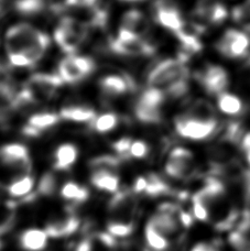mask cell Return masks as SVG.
Instances as JSON below:
<instances>
[{
	"mask_svg": "<svg viewBox=\"0 0 250 251\" xmlns=\"http://www.w3.org/2000/svg\"><path fill=\"white\" fill-rule=\"evenodd\" d=\"M4 41L8 54L20 53L29 60L31 66L42 59L50 46L48 35L28 24L11 26L7 31Z\"/></svg>",
	"mask_w": 250,
	"mask_h": 251,
	"instance_id": "1",
	"label": "cell"
},
{
	"mask_svg": "<svg viewBox=\"0 0 250 251\" xmlns=\"http://www.w3.org/2000/svg\"><path fill=\"white\" fill-rule=\"evenodd\" d=\"M190 71L180 60L168 59L153 67L148 76V87L180 97L189 89Z\"/></svg>",
	"mask_w": 250,
	"mask_h": 251,
	"instance_id": "2",
	"label": "cell"
},
{
	"mask_svg": "<svg viewBox=\"0 0 250 251\" xmlns=\"http://www.w3.org/2000/svg\"><path fill=\"white\" fill-rule=\"evenodd\" d=\"M63 85L60 75L38 73L33 74L25 84L24 91L32 102L48 100L54 96L56 89Z\"/></svg>",
	"mask_w": 250,
	"mask_h": 251,
	"instance_id": "3",
	"label": "cell"
},
{
	"mask_svg": "<svg viewBox=\"0 0 250 251\" xmlns=\"http://www.w3.org/2000/svg\"><path fill=\"white\" fill-rule=\"evenodd\" d=\"M175 129L182 138L193 141H202L214 136L217 130V120H203L185 114L175 119Z\"/></svg>",
	"mask_w": 250,
	"mask_h": 251,
	"instance_id": "4",
	"label": "cell"
},
{
	"mask_svg": "<svg viewBox=\"0 0 250 251\" xmlns=\"http://www.w3.org/2000/svg\"><path fill=\"white\" fill-rule=\"evenodd\" d=\"M250 49V38L244 31L228 29L216 44V50L227 59H242Z\"/></svg>",
	"mask_w": 250,
	"mask_h": 251,
	"instance_id": "5",
	"label": "cell"
},
{
	"mask_svg": "<svg viewBox=\"0 0 250 251\" xmlns=\"http://www.w3.org/2000/svg\"><path fill=\"white\" fill-rule=\"evenodd\" d=\"M194 158L190 150L185 148H174L164 165V171L169 176L176 180H185L193 173Z\"/></svg>",
	"mask_w": 250,
	"mask_h": 251,
	"instance_id": "6",
	"label": "cell"
},
{
	"mask_svg": "<svg viewBox=\"0 0 250 251\" xmlns=\"http://www.w3.org/2000/svg\"><path fill=\"white\" fill-rule=\"evenodd\" d=\"M198 79L208 94L217 96L224 93L229 84L228 74L220 65H208L199 75Z\"/></svg>",
	"mask_w": 250,
	"mask_h": 251,
	"instance_id": "7",
	"label": "cell"
},
{
	"mask_svg": "<svg viewBox=\"0 0 250 251\" xmlns=\"http://www.w3.org/2000/svg\"><path fill=\"white\" fill-rule=\"evenodd\" d=\"M137 209L135 197L127 191L117 192L109 203L110 219L124 222H133Z\"/></svg>",
	"mask_w": 250,
	"mask_h": 251,
	"instance_id": "8",
	"label": "cell"
},
{
	"mask_svg": "<svg viewBox=\"0 0 250 251\" xmlns=\"http://www.w3.org/2000/svg\"><path fill=\"white\" fill-rule=\"evenodd\" d=\"M154 10L155 21L164 28L177 32L184 25L180 11L172 0H157L154 3Z\"/></svg>",
	"mask_w": 250,
	"mask_h": 251,
	"instance_id": "9",
	"label": "cell"
},
{
	"mask_svg": "<svg viewBox=\"0 0 250 251\" xmlns=\"http://www.w3.org/2000/svg\"><path fill=\"white\" fill-rule=\"evenodd\" d=\"M110 49L117 54L128 56H148L152 55L155 51L152 44L141 38H133L130 40L115 39L110 42Z\"/></svg>",
	"mask_w": 250,
	"mask_h": 251,
	"instance_id": "10",
	"label": "cell"
},
{
	"mask_svg": "<svg viewBox=\"0 0 250 251\" xmlns=\"http://www.w3.org/2000/svg\"><path fill=\"white\" fill-rule=\"evenodd\" d=\"M79 227V219L73 214H66L64 216L52 219L46 225V230L49 237L62 238L74 234Z\"/></svg>",
	"mask_w": 250,
	"mask_h": 251,
	"instance_id": "11",
	"label": "cell"
},
{
	"mask_svg": "<svg viewBox=\"0 0 250 251\" xmlns=\"http://www.w3.org/2000/svg\"><path fill=\"white\" fill-rule=\"evenodd\" d=\"M101 91L109 96H119L135 89V83L128 76L108 75L100 80Z\"/></svg>",
	"mask_w": 250,
	"mask_h": 251,
	"instance_id": "12",
	"label": "cell"
},
{
	"mask_svg": "<svg viewBox=\"0 0 250 251\" xmlns=\"http://www.w3.org/2000/svg\"><path fill=\"white\" fill-rule=\"evenodd\" d=\"M91 182L100 191H104L107 193H117L119 190V176L114 172V170H93Z\"/></svg>",
	"mask_w": 250,
	"mask_h": 251,
	"instance_id": "13",
	"label": "cell"
},
{
	"mask_svg": "<svg viewBox=\"0 0 250 251\" xmlns=\"http://www.w3.org/2000/svg\"><path fill=\"white\" fill-rule=\"evenodd\" d=\"M49 235L46 230L30 228L25 230L19 237L21 248L25 251H42L47 247Z\"/></svg>",
	"mask_w": 250,
	"mask_h": 251,
	"instance_id": "14",
	"label": "cell"
},
{
	"mask_svg": "<svg viewBox=\"0 0 250 251\" xmlns=\"http://www.w3.org/2000/svg\"><path fill=\"white\" fill-rule=\"evenodd\" d=\"M54 39L62 51L73 54L78 50L86 38L59 25L54 31Z\"/></svg>",
	"mask_w": 250,
	"mask_h": 251,
	"instance_id": "15",
	"label": "cell"
},
{
	"mask_svg": "<svg viewBox=\"0 0 250 251\" xmlns=\"http://www.w3.org/2000/svg\"><path fill=\"white\" fill-rule=\"evenodd\" d=\"M122 28L130 31L137 37L141 38L142 35L148 32L150 25L144 13L138 10H130L125 13L123 17Z\"/></svg>",
	"mask_w": 250,
	"mask_h": 251,
	"instance_id": "16",
	"label": "cell"
},
{
	"mask_svg": "<svg viewBox=\"0 0 250 251\" xmlns=\"http://www.w3.org/2000/svg\"><path fill=\"white\" fill-rule=\"evenodd\" d=\"M77 156V148L72 143L61 145L54 152V168L60 171L68 170L76 162Z\"/></svg>",
	"mask_w": 250,
	"mask_h": 251,
	"instance_id": "17",
	"label": "cell"
},
{
	"mask_svg": "<svg viewBox=\"0 0 250 251\" xmlns=\"http://www.w3.org/2000/svg\"><path fill=\"white\" fill-rule=\"evenodd\" d=\"M59 75L63 82L69 84H75L83 80L86 76L79 70L76 63H75L74 56H68L60 62L59 65Z\"/></svg>",
	"mask_w": 250,
	"mask_h": 251,
	"instance_id": "18",
	"label": "cell"
},
{
	"mask_svg": "<svg viewBox=\"0 0 250 251\" xmlns=\"http://www.w3.org/2000/svg\"><path fill=\"white\" fill-rule=\"evenodd\" d=\"M60 117L74 123H92L96 118V113L86 106H70L60 111Z\"/></svg>",
	"mask_w": 250,
	"mask_h": 251,
	"instance_id": "19",
	"label": "cell"
},
{
	"mask_svg": "<svg viewBox=\"0 0 250 251\" xmlns=\"http://www.w3.org/2000/svg\"><path fill=\"white\" fill-rule=\"evenodd\" d=\"M218 108L228 116H238L244 111V104L242 100L230 93H222L217 96Z\"/></svg>",
	"mask_w": 250,
	"mask_h": 251,
	"instance_id": "20",
	"label": "cell"
},
{
	"mask_svg": "<svg viewBox=\"0 0 250 251\" xmlns=\"http://www.w3.org/2000/svg\"><path fill=\"white\" fill-rule=\"evenodd\" d=\"M145 236L147 244L149 245L151 249L155 251H166L170 247L169 237L162 234L157 227H154L152 224L148 222L145 229Z\"/></svg>",
	"mask_w": 250,
	"mask_h": 251,
	"instance_id": "21",
	"label": "cell"
},
{
	"mask_svg": "<svg viewBox=\"0 0 250 251\" xmlns=\"http://www.w3.org/2000/svg\"><path fill=\"white\" fill-rule=\"evenodd\" d=\"M34 186V178L30 174L18 177L7 185L8 194L12 197H25L30 195Z\"/></svg>",
	"mask_w": 250,
	"mask_h": 251,
	"instance_id": "22",
	"label": "cell"
},
{
	"mask_svg": "<svg viewBox=\"0 0 250 251\" xmlns=\"http://www.w3.org/2000/svg\"><path fill=\"white\" fill-rule=\"evenodd\" d=\"M186 115L203 120H211V122H215V120H217V116L214 107L212 106L211 102L204 100H196L194 104L190 107V109L186 113Z\"/></svg>",
	"mask_w": 250,
	"mask_h": 251,
	"instance_id": "23",
	"label": "cell"
},
{
	"mask_svg": "<svg viewBox=\"0 0 250 251\" xmlns=\"http://www.w3.org/2000/svg\"><path fill=\"white\" fill-rule=\"evenodd\" d=\"M60 193L63 199L68 201H78V203H83V201H87L89 197V192L87 188L81 186L75 182L65 183V184L62 186Z\"/></svg>",
	"mask_w": 250,
	"mask_h": 251,
	"instance_id": "24",
	"label": "cell"
},
{
	"mask_svg": "<svg viewBox=\"0 0 250 251\" xmlns=\"http://www.w3.org/2000/svg\"><path fill=\"white\" fill-rule=\"evenodd\" d=\"M135 113L137 119L145 124H158L162 119V114L160 108L146 106L144 104H140V102H137Z\"/></svg>",
	"mask_w": 250,
	"mask_h": 251,
	"instance_id": "25",
	"label": "cell"
},
{
	"mask_svg": "<svg viewBox=\"0 0 250 251\" xmlns=\"http://www.w3.org/2000/svg\"><path fill=\"white\" fill-rule=\"evenodd\" d=\"M233 19L238 25L250 33V0H245L233 9Z\"/></svg>",
	"mask_w": 250,
	"mask_h": 251,
	"instance_id": "26",
	"label": "cell"
},
{
	"mask_svg": "<svg viewBox=\"0 0 250 251\" xmlns=\"http://www.w3.org/2000/svg\"><path fill=\"white\" fill-rule=\"evenodd\" d=\"M60 118V116L52 113L35 114L29 118L28 125H30L31 127L38 129L39 131H41V130L53 127V126L59 123Z\"/></svg>",
	"mask_w": 250,
	"mask_h": 251,
	"instance_id": "27",
	"label": "cell"
},
{
	"mask_svg": "<svg viewBox=\"0 0 250 251\" xmlns=\"http://www.w3.org/2000/svg\"><path fill=\"white\" fill-rule=\"evenodd\" d=\"M118 125V116L113 113H107L96 117L92 122V128L98 133H106L113 130Z\"/></svg>",
	"mask_w": 250,
	"mask_h": 251,
	"instance_id": "28",
	"label": "cell"
},
{
	"mask_svg": "<svg viewBox=\"0 0 250 251\" xmlns=\"http://www.w3.org/2000/svg\"><path fill=\"white\" fill-rule=\"evenodd\" d=\"M133 229H135V224H133V222L110 219L108 224H107V231H108V234L114 237H120V238L130 236Z\"/></svg>",
	"mask_w": 250,
	"mask_h": 251,
	"instance_id": "29",
	"label": "cell"
},
{
	"mask_svg": "<svg viewBox=\"0 0 250 251\" xmlns=\"http://www.w3.org/2000/svg\"><path fill=\"white\" fill-rule=\"evenodd\" d=\"M15 7L18 12L25 16H33L41 12L46 7L44 0H17Z\"/></svg>",
	"mask_w": 250,
	"mask_h": 251,
	"instance_id": "30",
	"label": "cell"
},
{
	"mask_svg": "<svg viewBox=\"0 0 250 251\" xmlns=\"http://www.w3.org/2000/svg\"><path fill=\"white\" fill-rule=\"evenodd\" d=\"M164 96H166V94L161 91H159V89L148 87V89L145 91L144 94L140 96L138 102L144 104L146 106L154 107V108H160L162 105V102L164 101Z\"/></svg>",
	"mask_w": 250,
	"mask_h": 251,
	"instance_id": "31",
	"label": "cell"
},
{
	"mask_svg": "<svg viewBox=\"0 0 250 251\" xmlns=\"http://www.w3.org/2000/svg\"><path fill=\"white\" fill-rule=\"evenodd\" d=\"M170 191V187L164 182L161 177H159L158 176H151L148 177V186H147V190L145 193L150 195V196H159V195H163L167 194V193Z\"/></svg>",
	"mask_w": 250,
	"mask_h": 251,
	"instance_id": "32",
	"label": "cell"
},
{
	"mask_svg": "<svg viewBox=\"0 0 250 251\" xmlns=\"http://www.w3.org/2000/svg\"><path fill=\"white\" fill-rule=\"evenodd\" d=\"M57 188V180L54 174L47 172L43 174L41 180L39 182L38 192L43 196H51L55 193Z\"/></svg>",
	"mask_w": 250,
	"mask_h": 251,
	"instance_id": "33",
	"label": "cell"
},
{
	"mask_svg": "<svg viewBox=\"0 0 250 251\" xmlns=\"http://www.w3.org/2000/svg\"><path fill=\"white\" fill-rule=\"evenodd\" d=\"M119 160L115 156L104 155L98 156V158L94 159L91 162V169L92 170H100V169H108L114 170L118 167Z\"/></svg>",
	"mask_w": 250,
	"mask_h": 251,
	"instance_id": "34",
	"label": "cell"
},
{
	"mask_svg": "<svg viewBox=\"0 0 250 251\" xmlns=\"http://www.w3.org/2000/svg\"><path fill=\"white\" fill-rule=\"evenodd\" d=\"M15 92L12 86L11 74L7 67L0 65V93Z\"/></svg>",
	"mask_w": 250,
	"mask_h": 251,
	"instance_id": "35",
	"label": "cell"
},
{
	"mask_svg": "<svg viewBox=\"0 0 250 251\" xmlns=\"http://www.w3.org/2000/svg\"><path fill=\"white\" fill-rule=\"evenodd\" d=\"M149 152V147L146 142L141 140L132 141L130 150H129V155L135 159H144Z\"/></svg>",
	"mask_w": 250,
	"mask_h": 251,
	"instance_id": "36",
	"label": "cell"
},
{
	"mask_svg": "<svg viewBox=\"0 0 250 251\" xmlns=\"http://www.w3.org/2000/svg\"><path fill=\"white\" fill-rule=\"evenodd\" d=\"M75 63H76L77 66L79 67L83 73L85 74V76L91 75L94 70H95V63L91 59V57L87 56H74Z\"/></svg>",
	"mask_w": 250,
	"mask_h": 251,
	"instance_id": "37",
	"label": "cell"
},
{
	"mask_svg": "<svg viewBox=\"0 0 250 251\" xmlns=\"http://www.w3.org/2000/svg\"><path fill=\"white\" fill-rule=\"evenodd\" d=\"M13 221H15V216H13L11 210H4V212L0 213V235L10 229L13 225Z\"/></svg>",
	"mask_w": 250,
	"mask_h": 251,
	"instance_id": "38",
	"label": "cell"
},
{
	"mask_svg": "<svg viewBox=\"0 0 250 251\" xmlns=\"http://www.w3.org/2000/svg\"><path fill=\"white\" fill-rule=\"evenodd\" d=\"M132 145V140L130 138H122L113 143V149L117 152L118 154H129V150H130Z\"/></svg>",
	"mask_w": 250,
	"mask_h": 251,
	"instance_id": "39",
	"label": "cell"
},
{
	"mask_svg": "<svg viewBox=\"0 0 250 251\" xmlns=\"http://www.w3.org/2000/svg\"><path fill=\"white\" fill-rule=\"evenodd\" d=\"M240 146H242V151L244 153L245 159L250 165V132L246 133L243 137L242 141H240Z\"/></svg>",
	"mask_w": 250,
	"mask_h": 251,
	"instance_id": "40",
	"label": "cell"
},
{
	"mask_svg": "<svg viewBox=\"0 0 250 251\" xmlns=\"http://www.w3.org/2000/svg\"><path fill=\"white\" fill-rule=\"evenodd\" d=\"M191 251H220V248H218L216 244L200 243L196 244Z\"/></svg>",
	"mask_w": 250,
	"mask_h": 251,
	"instance_id": "41",
	"label": "cell"
},
{
	"mask_svg": "<svg viewBox=\"0 0 250 251\" xmlns=\"http://www.w3.org/2000/svg\"><path fill=\"white\" fill-rule=\"evenodd\" d=\"M148 186V177H138L135 184H133V192L135 193H144Z\"/></svg>",
	"mask_w": 250,
	"mask_h": 251,
	"instance_id": "42",
	"label": "cell"
},
{
	"mask_svg": "<svg viewBox=\"0 0 250 251\" xmlns=\"http://www.w3.org/2000/svg\"><path fill=\"white\" fill-rule=\"evenodd\" d=\"M75 251H95L94 249V244H93V240L86 238V239H83L81 243L77 245L76 250Z\"/></svg>",
	"mask_w": 250,
	"mask_h": 251,
	"instance_id": "43",
	"label": "cell"
},
{
	"mask_svg": "<svg viewBox=\"0 0 250 251\" xmlns=\"http://www.w3.org/2000/svg\"><path fill=\"white\" fill-rule=\"evenodd\" d=\"M82 1H83L84 7H92V6H94V4H95L96 0H82Z\"/></svg>",
	"mask_w": 250,
	"mask_h": 251,
	"instance_id": "44",
	"label": "cell"
},
{
	"mask_svg": "<svg viewBox=\"0 0 250 251\" xmlns=\"http://www.w3.org/2000/svg\"><path fill=\"white\" fill-rule=\"evenodd\" d=\"M125 1H137V0H125Z\"/></svg>",
	"mask_w": 250,
	"mask_h": 251,
	"instance_id": "45",
	"label": "cell"
},
{
	"mask_svg": "<svg viewBox=\"0 0 250 251\" xmlns=\"http://www.w3.org/2000/svg\"><path fill=\"white\" fill-rule=\"evenodd\" d=\"M1 247H2V244H1V241H0V249H1Z\"/></svg>",
	"mask_w": 250,
	"mask_h": 251,
	"instance_id": "46",
	"label": "cell"
}]
</instances>
